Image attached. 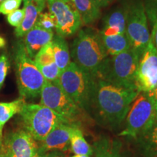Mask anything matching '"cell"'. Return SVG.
Returning <instances> with one entry per match:
<instances>
[{
	"label": "cell",
	"mask_w": 157,
	"mask_h": 157,
	"mask_svg": "<svg viewBox=\"0 0 157 157\" xmlns=\"http://www.w3.org/2000/svg\"><path fill=\"white\" fill-rule=\"evenodd\" d=\"M47 155H48V152L44 151L42 149L39 148V150L37 151V152L33 157H47Z\"/></svg>",
	"instance_id": "cell-33"
},
{
	"label": "cell",
	"mask_w": 157,
	"mask_h": 157,
	"mask_svg": "<svg viewBox=\"0 0 157 157\" xmlns=\"http://www.w3.org/2000/svg\"><path fill=\"white\" fill-rule=\"evenodd\" d=\"M40 97V104L61 116L70 124L80 126L84 121L86 113L68 97L56 82H45Z\"/></svg>",
	"instance_id": "cell-8"
},
{
	"label": "cell",
	"mask_w": 157,
	"mask_h": 157,
	"mask_svg": "<svg viewBox=\"0 0 157 157\" xmlns=\"http://www.w3.org/2000/svg\"><path fill=\"white\" fill-rule=\"evenodd\" d=\"M92 1L98 7L101 8V7H106V6L109 5L113 0H92Z\"/></svg>",
	"instance_id": "cell-31"
},
{
	"label": "cell",
	"mask_w": 157,
	"mask_h": 157,
	"mask_svg": "<svg viewBox=\"0 0 157 157\" xmlns=\"http://www.w3.org/2000/svg\"><path fill=\"white\" fill-rule=\"evenodd\" d=\"M135 85L139 92L150 93L157 87V50L152 39L139 59Z\"/></svg>",
	"instance_id": "cell-11"
},
{
	"label": "cell",
	"mask_w": 157,
	"mask_h": 157,
	"mask_svg": "<svg viewBox=\"0 0 157 157\" xmlns=\"http://www.w3.org/2000/svg\"><path fill=\"white\" fill-rule=\"evenodd\" d=\"M48 8L56 19L57 34L68 37L75 34L82 23L71 0H48Z\"/></svg>",
	"instance_id": "cell-10"
},
{
	"label": "cell",
	"mask_w": 157,
	"mask_h": 157,
	"mask_svg": "<svg viewBox=\"0 0 157 157\" xmlns=\"http://www.w3.org/2000/svg\"><path fill=\"white\" fill-rule=\"evenodd\" d=\"M84 25L93 24L101 15V8L92 0H71Z\"/></svg>",
	"instance_id": "cell-19"
},
{
	"label": "cell",
	"mask_w": 157,
	"mask_h": 157,
	"mask_svg": "<svg viewBox=\"0 0 157 157\" xmlns=\"http://www.w3.org/2000/svg\"><path fill=\"white\" fill-rule=\"evenodd\" d=\"M95 78L74 62L60 71L56 82L78 107L87 113Z\"/></svg>",
	"instance_id": "cell-5"
},
{
	"label": "cell",
	"mask_w": 157,
	"mask_h": 157,
	"mask_svg": "<svg viewBox=\"0 0 157 157\" xmlns=\"http://www.w3.org/2000/svg\"><path fill=\"white\" fill-rule=\"evenodd\" d=\"M25 102L22 98L12 102H0V144L3 138V129L6 123L15 115L19 113Z\"/></svg>",
	"instance_id": "cell-22"
},
{
	"label": "cell",
	"mask_w": 157,
	"mask_h": 157,
	"mask_svg": "<svg viewBox=\"0 0 157 157\" xmlns=\"http://www.w3.org/2000/svg\"><path fill=\"white\" fill-rule=\"evenodd\" d=\"M14 64L21 98L24 100L34 99L40 96L46 80L34 60L27 54L23 41H18L15 45Z\"/></svg>",
	"instance_id": "cell-4"
},
{
	"label": "cell",
	"mask_w": 157,
	"mask_h": 157,
	"mask_svg": "<svg viewBox=\"0 0 157 157\" xmlns=\"http://www.w3.org/2000/svg\"><path fill=\"white\" fill-rule=\"evenodd\" d=\"M47 157H66V156L63 152L53 151L48 152Z\"/></svg>",
	"instance_id": "cell-32"
},
{
	"label": "cell",
	"mask_w": 157,
	"mask_h": 157,
	"mask_svg": "<svg viewBox=\"0 0 157 157\" xmlns=\"http://www.w3.org/2000/svg\"><path fill=\"white\" fill-rule=\"evenodd\" d=\"M156 115V101L149 93L140 92L129 107L125 128L119 136L137 138L150 128Z\"/></svg>",
	"instance_id": "cell-7"
},
{
	"label": "cell",
	"mask_w": 157,
	"mask_h": 157,
	"mask_svg": "<svg viewBox=\"0 0 157 157\" xmlns=\"http://www.w3.org/2000/svg\"><path fill=\"white\" fill-rule=\"evenodd\" d=\"M76 124L61 122L54 127L50 132L39 143V148L44 151L64 152L70 148V140L74 126Z\"/></svg>",
	"instance_id": "cell-13"
},
{
	"label": "cell",
	"mask_w": 157,
	"mask_h": 157,
	"mask_svg": "<svg viewBox=\"0 0 157 157\" xmlns=\"http://www.w3.org/2000/svg\"><path fill=\"white\" fill-rule=\"evenodd\" d=\"M144 6L147 18L151 26V38L157 50V0H146Z\"/></svg>",
	"instance_id": "cell-24"
},
{
	"label": "cell",
	"mask_w": 157,
	"mask_h": 157,
	"mask_svg": "<svg viewBox=\"0 0 157 157\" xmlns=\"http://www.w3.org/2000/svg\"><path fill=\"white\" fill-rule=\"evenodd\" d=\"M23 0H4L0 4V13L8 15L12 12L19 9Z\"/></svg>",
	"instance_id": "cell-28"
},
{
	"label": "cell",
	"mask_w": 157,
	"mask_h": 157,
	"mask_svg": "<svg viewBox=\"0 0 157 157\" xmlns=\"http://www.w3.org/2000/svg\"><path fill=\"white\" fill-rule=\"evenodd\" d=\"M135 141V147L141 157H157V102L156 115L152 125Z\"/></svg>",
	"instance_id": "cell-16"
},
{
	"label": "cell",
	"mask_w": 157,
	"mask_h": 157,
	"mask_svg": "<svg viewBox=\"0 0 157 157\" xmlns=\"http://www.w3.org/2000/svg\"><path fill=\"white\" fill-rule=\"evenodd\" d=\"M4 1V0H0V4H1L2 2Z\"/></svg>",
	"instance_id": "cell-38"
},
{
	"label": "cell",
	"mask_w": 157,
	"mask_h": 157,
	"mask_svg": "<svg viewBox=\"0 0 157 157\" xmlns=\"http://www.w3.org/2000/svg\"><path fill=\"white\" fill-rule=\"evenodd\" d=\"M71 157H90V156H87V155H77V154H74V156H72Z\"/></svg>",
	"instance_id": "cell-36"
},
{
	"label": "cell",
	"mask_w": 157,
	"mask_h": 157,
	"mask_svg": "<svg viewBox=\"0 0 157 157\" xmlns=\"http://www.w3.org/2000/svg\"><path fill=\"white\" fill-rule=\"evenodd\" d=\"M126 34L131 48L141 56L150 40L148 18L144 4L137 0L127 7Z\"/></svg>",
	"instance_id": "cell-9"
},
{
	"label": "cell",
	"mask_w": 157,
	"mask_h": 157,
	"mask_svg": "<svg viewBox=\"0 0 157 157\" xmlns=\"http://www.w3.org/2000/svg\"><path fill=\"white\" fill-rule=\"evenodd\" d=\"M35 25L44 30L53 31V29H56V19L50 12L41 13L39 15Z\"/></svg>",
	"instance_id": "cell-26"
},
{
	"label": "cell",
	"mask_w": 157,
	"mask_h": 157,
	"mask_svg": "<svg viewBox=\"0 0 157 157\" xmlns=\"http://www.w3.org/2000/svg\"><path fill=\"white\" fill-rule=\"evenodd\" d=\"M93 150L95 157H125L121 141L107 135H101L96 139Z\"/></svg>",
	"instance_id": "cell-18"
},
{
	"label": "cell",
	"mask_w": 157,
	"mask_h": 157,
	"mask_svg": "<svg viewBox=\"0 0 157 157\" xmlns=\"http://www.w3.org/2000/svg\"><path fill=\"white\" fill-rule=\"evenodd\" d=\"M34 61L37 67L48 66V65L55 63L51 42L45 45L44 48L41 49V50L36 54V56L34 58Z\"/></svg>",
	"instance_id": "cell-25"
},
{
	"label": "cell",
	"mask_w": 157,
	"mask_h": 157,
	"mask_svg": "<svg viewBox=\"0 0 157 157\" xmlns=\"http://www.w3.org/2000/svg\"><path fill=\"white\" fill-rule=\"evenodd\" d=\"M1 148L5 157H33L39 143L24 129L11 131L3 137Z\"/></svg>",
	"instance_id": "cell-12"
},
{
	"label": "cell",
	"mask_w": 157,
	"mask_h": 157,
	"mask_svg": "<svg viewBox=\"0 0 157 157\" xmlns=\"http://www.w3.org/2000/svg\"><path fill=\"white\" fill-rule=\"evenodd\" d=\"M101 39L109 56H116L129 48H132L126 33L113 36H101Z\"/></svg>",
	"instance_id": "cell-21"
},
{
	"label": "cell",
	"mask_w": 157,
	"mask_h": 157,
	"mask_svg": "<svg viewBox=\"0 0 157 157\" xmlns=\"http://www.w3.org/2000/svg\"><path fill=\"white\" fill-rule=\"evenodd\" d=\"M25 15L21 24L15 29V34L17 38H22L36 24L39 15L44 10L46 1L44 0H23Z\"/></svg>",
	"instance_id": "cell-15"
},
{
	"label": "cell",
	"mask_w": 157,
	"mask_h": 157,
	"mask_svg": "<svg viewBox=\"0 0 157 157\" xmlns=\"http://www.w3.org/2000/svg\"><path fill=\"white\" fill-rule=\"evenodd\" d=\"M24 9H17L7 15V21L12 26L17 28L24 18Z\"/></svg>",
	"instance_id": "cell-29"
},
{
	"label": "cell",
	"mask_w": 157,
	"mask_h": 157,
	"mask_svg": "<svg viewBox=\"0 0 157 157\" xmlns=\"http://www.w3.org/2000/svg\"><path fill=\"white\" fill-rule=\"evenodd\" d=\"M70 148L74 154L87 155L91 156L93 154V147L84 138L83 132L78 125H75L71 136Z\"/></svg>",
	"instance_id": "cell-23"
},
{
	"label": "cell",
	"mask_w": 157,
	"mask_h": 157,
	"mask_svg": "<svg viewBox=\"0 0 157 157\" xmlns=\"http://www.w3.org/2000/svg\"><path fill=\"white\" fill-rule=\"evenodd\" d=\"M18 114L23 128L37 142L44 140V137L58 124L68 122L61 116L42 104L25 102Z\"/></svg>",
	"instance_id": "cell-6"
},
{
	"label": "cell",
	"mask_w": 157,
	"mask_h": 157,
	"mask_svg": "<svg viewBox=\"0 0 157 157\" xmlns=\"http://www.w3.org/2000/svg\"><path fill=\"white\" fill-rule=\"evenodd\" d=\"M150 95L154 98V99L156 101V102H157V87L155 88V89L153 90V91L150 92Z\"/></svg>",
	"instance_id": "cell-34"
},
{
	"label": "cell",
	"mask_w": 157,
	"mask_h": 157,
	"mask_svg": "<svg viewBox=\"0 0 157 157\" xmlns=\"http://www.w3.org/2000/svg\"><path fill=\"white\" fill-rule=\"evenodd\" d=\"M136 88L117 86L95 78L87 114L99 125L116 130L121 126L138 94Z\"/></svg>",
	"instance_id": "cell-1"
},
{
	"label": "cell",
	"mask_w": 157,
	"mask_h": 157,
	"mask_svg": "<svg viewBox=\"0 0 157 157\" xmlns=\"http://www.w3.org/2000/svg\"><path fill=\"white\" fill-rule=\"evenodd\" d=\"M44 1H48V0H44Z\"/></svg>",
	"instance_id": "cell-39"
},
{
	"label": "cell",
	"mask_w": 157,
	"mask_h": 157,
	"mask_svg": "<svg viewBox=\"0 0 157 157\" xmlns=\"http://www.w3.org/2000/svg\"><path fill=\"white\" fill-rule=\"evenodd\" d=\"M23 40L25 50L28 56L34 60L35 56L45 45L52 42L54 37L53 31H47L34 25L29 30Z\"/></svg>",
	"instance_id": "cell-14"
},
{
	"label": "cell",
	"mask_w": 157,
	"mask_h": 157,
	"mask_svg": "<svg viewBox=\"0 0 157 157\" xmlns=\"http://www.w3.org/2000/svg\"><path fill=\"white\" fill-rule=\"evenodd\" d=\"M127 8H119L105 16L100 34L102 36H113L126 33Z\"/></svg>",
	"instance_id": "cell-17"
},
{
	"label": "cell",
	"mask_w": 157,
	"mask_h": 157,
	"mask_svg": "<svg viewBox=\"0 0 157 157\" xmlns=\"http://www.w3.org/2000/svg\"><path fill=\"white\" fill-rule=\"evenodd\" d=\"M140 57L132 48L116 56H108L95 78L121 87L136 88L135 76Z\"/></svg>",
	"instance_id": "cell-3"
},
{
	"label": "cell",
	"mask_w": 157,
	"mask_h": 157,
	"mask_svg": "<svg viewBox=\"0 0 157 157\" xmlns=\"http://www.w3.org/2000/svg\"><path fill=\"white\" fill-rule=\"evenodd\" d=\"M54 60L60 71L64 70L71 63V53L68 43L64 37L54 35L51 42Z\"/></svg>",
	"instance_id": "cell-20"
},
{
	"label": "cell",
	"mask_w": 157,
	"mask_h": 157,
	"mask_svg": "<svg viewBox=\"0 0 157 157\" xmlns=\"http://www.w3.org/2000/svg\"><path fill=\"white\" fill-rule=\"evenodd\" d=\"M108 56L100 33L89 29L78 31L71 53L76 66L95 78Z\"/></svg>",
	"instance_id": "cell-2"
},
{
	"label": "cell",
	"mask_w": 157,
	"mask_h": 157,
	"mask_svg": "<svg viewBox=\"0 0 157 157\" xmlns=\"http://www.w3.org/2000/svg\"><path fill=\"white\" fill-rule=\"evenodd\" d=\"M10 67L8 57L6 54L0 56V89L2 87Z\"/></svg>",
	"instance_id": "cell-30"
},
{
	"label": "cell",
	"mask_w": 157,
	"mask_h": 157,
	"mask_svg": "<svg viewBox=\"0 0 157 157\" xmlns=\"http://www.w3.org/2000/svg\"><path fill=\"white\" fill-rule=\"evenodd\" d=\"M6 45V41L2 36H0V49L4 48Z\"/></svg>",
	"instance_id": "cell-35"
},
{
	"label": "cell",
	"mask_w": 157,
	"mask_h": 157,
	"mask_svg": "<svg viewBox=\"0 0 157 157\" xmlns=\"http://www.w3.org/2000/svg\"><path fill=\"white\" fill-rule=\"evenodd\" d=\"M0 157H5V155H4V154H3V152H2V150L1 144H0Z\"/></svg>",
	"instance_id": "cell-37"
},
{
	"label": "cell",
	"mask_w": 157,
	"mask_h": 157,
	"mask_svg": "<svg viewBox=\"0 0 157 157\" xmlns=\"http://www.w3.org/2000/svg\"><path fill=\"white\" fill-rule=\"evenodd\" d=\"M38 68L44 76L45 80L48 82H56L60 74V71L57 66L56 63L48 65V66H39Z\"/></svg>",
	"instance_id": "cell-27"
}]
</instances>
